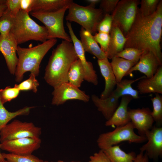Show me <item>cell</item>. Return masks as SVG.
I'll list each match as a JSON object with an SVG mask.
<instances>
[{
  "instance_id": "1",
  "label": "cell",
  "mask_w": 162,
  "mask_h": 162,
  "mask_svg": "<svg viewBox=\"0 0 162 162\" xmlns=\"http://www.w3.org/2000/svg\"><path fill=\"white\" fill-rule=\"evenodd\" d=\"M162 32V1L152 15L145 16L138 10L135 20L125 36L124 48H133L149 51L156 56L162 64L160 41Z\"/></svg>"
},
{
  "instance_id": "2",
  "label": "cell",
  "mask_w": 162,
  "mask_h": 162,
  "mask_svg": "<svg viewBox=\"0 0 162 162\" xmlns=\"http://www.w3.org/2000/svg\"><path fill=\"white\" fill-rule=\"evenodd\" d=\"M78 59L73 43L62 40L52 51L45 69V81L53 88L68 82V72L72 64Z\"/></svg>"
},
{
  "instance_id": "3",
  "label": "cell",
  "mask_w": 162,
  "mask_h": 162,
  "mask_svg": "<svg viewBox=\"0 0 162 162\" xmlns=\"http://www.w3.org/2000/svg\"><path fill=\"white\" fill-rule=\"evenodd\" d=\"M57 42L56 39H52L32 47L22 48L18 46L16 50L18 62L15 74L16 81L20 82L23 78L24 74L27 72L38 76L41 61Z\"/></svg>"
},
{
  "instance_id": "4",
  "label": "cell",
  "mask_w": 162,
  "mask_h": 162,
  "mask_svg": "<svg viewBox=\"0 0 162 162\" xmlns=\"http://www.w3.org/2000/svg\"><path fill=\"white\" fill-rule=\"evenodd\" d=\"M10 32L18 45L30 40L43 43L48 40L45 27L38 24L30 17L29 13L21 10L14 17Z\"/></svg>"
},
{
  "instance_id": "5",
  "label": "cell",
  "mask_w": 162,
  "mask_h": 162,
  "mask_svg": "<svg viewBox=\"0 0 162 162\" xmlns=\"http://www.w3.org/2000/svg\"><path fill=\"white\" fill-rule=\"evenodd\" d=\"M68 10V13L65 17L67 21L79 24L92 35L97 32L98 26L104 15L101 9L88 5H80L73 1Z\"/></svg>"
},
{
  "instance_id": "6",
  "label": "cell",
  "mask_w": 162,
  "mask_h": 162,
  "mask_svg": "<svg viewBox=\"0 0 162 162\" xmlns=\"http://www.w3.org/2000/svg\"><path fill=\"white\" fill-rule=\"evenodd\" d=\"M69 5L51 12H31L33 16L45 25L47 30L48 40L58 38L72 42L69 35L65 30L64 25V15Z\"/></svg>"
},
{
  "instance_id": "7",
  "label": "cell",
  "mask_w": 162,
  "mask_h": 162,
  "mask_svg": "<svg viewBox=\"0 0 162 162\" xmlns=\"http://www.w3.org/2000/svg\"><path fill=\"white\" fill-rule=\"evenodd\" d=\"M134 129L130 122L124 126L116 127L113 131L101 134L97 140L98 146L100 150H103L123 141L137 143L147 140L145 136L136 134Z\"/></svg>"
},
{
  "instance_id": "8",
  "label": "cell",
  "mask_w": 162,
  "mask_h": 162,
  "mask_svg": "<svg viewBox=\"0 0 162 162\" xmlns=\"http://www.w3.org/2000/svg\"><path fill=\"white\" fill-rule=\"evenodd\" d=\"M140 3L139 0H119L112 14V26L118 27L125 37L135 20Z\"/></svg>"
},
{
  "instance_id": "9",
  "label": "cell",
  "mask_w": 162,
  "mask_h": 162,
  "mask_svg": "<svg viewBox=\"0 0 162 162\" xmlns=\"http://www.w3.org/2000/svg\"><path fill=\"white\" fill-rule=\"evenodd\" d=\"M41 129L32 122H22L15 119L7 124L1 131V142L26 137L39 138Z\"/></svg>"
},
{
  "instance_id": "10",
  "label": "cell",
  "mask_w": 162,
  "mask_h": 162,
  "mask_svg": "<svg viewBox=\"0 0 162 162\" xmlns=\"http://www.w3.org/2000/svg\"><path fill=\"white\" fill-rule=\"evenodd\" d=\"M54 88L51 104L58 106L68 100H77L87 102L90 97L79 88L69 82H63Z\"/></svg>"
},
{
  "instance_id": "11",
  "label": "cell",
  "mask_w": 162,
  "mask_h": 162,
  "mask_svg": "<svg viewBox=\"0 0 162 162\" xmlns=\"http://www.w3.org/2000/svg\"><path fill=\"white\" fill-rule=\"evenodd\" d=\"M39 138L26 137L4 141L0 144V148L13 154L23 155L31 154L41 145Z\"/></svg>"
},
{
  "instance_id": "12",
  "label": "cell",
  "mask_w": 162,
  "mask_h": 162,
  "mask_svg": "<svg viewBox=\"0 0 162 162\" xmlns=\"http://www.w3.org/2000/svg\"><path fill=\"white\" fill-rule=\"evenodd\" d=\"M66 26L78 59L81 62L83 68L85 75V80L94 85H97L98 83L97 75L92 63L88 61L86 59L85 56V52L80 40L75 34L71 23L67 21Z\"/></svg>"
},
{
  "instance_id": "13",
  "label": "cell",
  "mask_w": 162,
  "mask_h": 162,
  "mask_svg": "<svg viewBox=\"0 0 162 162\" xmlns=\"http://www.w3.org/2000/svg\"><path fill=\"white\" fill-rule=\"evenodd\" d=\"M18 44L11 32L4 35L0 34V52L3 56L10 73L15 75L18 62L16 56Z\"/></svg>"
},
{
  "instance_id": "14",
  "label": "cell",
  "mask_w": 162,
  "mask_h": 162,
  "mask_svg": "<svg viewBox=\"0 0 162 162\" xmlns=\"http://www.w3.org/2000/svg\"><path fill=\"white\" fill-rule=\"evenodd\" d=\"M151 112L148 107L128 109L130 122L134 128L137 130L139 135L145 136L146 133L152 127L154 121Z\"/></svg>"
},
{
  "instance_id": "15",
  "label": "cell",
  "mask_w": 162,
  "mask_h": 162,
  "mask_svg": "<svg viewBox=\"0 0 162 162\" xmlns=\"http://www.w3.org/2000/svg\"><path fill=\"white\" fill-rule=\"evenodd\" d=\"M147 142L140 148L148 157L156 159L162 154V128L154 126L146 133Z\"/></svg>"
},
{
  "instance_id": "16",
  "label": "cell",
  "mask_w": 162,
  "mask_h": 162,
  "mask_svg": "<svg viewBox=\"0 0 162 162\" xmlns=\"http://www.w3.org/2000/svg\"><path fill=\"white\" fill-rule=\"evenodd\" d=\"M161 66L162 64L152 52L143 51L138 62L129 70L125 76L130 75L134 71H138L147 78H150L155 74Z\"/></svg>"
},
{
  "instance_id": "17",
  "label": "cell",
  "mask_w": 162,
  "mask_h": 162,
  "mask_svg": "<svg viewBox=\"0 0 162 162\" xmlns=\"http://www.w3.org/2000/svg\"><path fill=\"white\" fill-rule=\"evenodd\" d=\"M120 97L113 91L107 98L102 99L95 94L92 95V100L105 118L108 120L112 116L119 105Z\"/></svg>"
},
{
  "instance_id": "18",
  "label": "cell",
  "mask_w": 162,
  "mask_h": 162,
  "mask_svg": "<svg viewBox=\"0 0 162 162\" xmlns=\"http://www.w3.org/2000/svg\"><path fill=\"white\" fill-rule=\"evenodd\" d=\"M137 85L139 93L162 94V66H160L155 74L150 78L141 79Z\"/></svg>"
},
{
  "instance_id": "19",
  "label": "cell",
  "mask_w": 162,
  "mask_h": 162,
  "mask_svg": "<svg viewBox=\"0 0 162 162\" xmlns=\"http://www.w3.org/2000/svg\"><path fill=\"white\" fill-rule=\"evenodd\" d=\"M133 98L129 96L121 97L119 104L112 116L105 122L106 126H124L130 122L128 115V106Z\"/></svg>"
},
{
  "instance_id": "20",
  "label": "cell",
  "mask_w": 162,
  "mask_h": 162,
  "mask_svg": "<svg viewBox=\"0 0 162 162\" xmlns=\"http://www.w3.org/2000/svg\"><path fill=\"white\" fill-rule=\"evenodd\" d=\"M98 63L101 73L105 80L104 89L100 97V98L104 99L108 97L113 92L117 82L110 62L108 58L98 59Z\"/></svg>"
},
{
  "instance_id": "21",
  "label": "cell",
  "mask_w": 162,
  "mask_h": 162,
  "mask_svg": "<svg viewBox=\"0 0 162 162\" xmlns=\"http://www.w3.org/2000/svg\"><path fill=\"white\" fill-rule=\"evenodd\" d=\"M80 41L85 52L96 56L98 60L107 58L106 54L101 50L90 32L81 28L80 31Z\"/></svg>"
},
{
  "instance_id": "22",
  "label": "cell",
  "mask_w": 162,
  "mask_h": 162,
  "mask_svg": "<svg viewBox=\"0 0 162 162\" xmlns=\"http://www.w3.org/2000/svg\"><path fill=\"white\" fill-rule=\"evenodd\" d=\"M109 34L110 40L106 55L108 58L111 59L124 49L126 40L121 31L116 26H112Z\"/></svg>"
},
{
  "instance_id": "23",
  "label": "cell",
  "mask_w": 162,
  "mask_h": 162,
  "mask_svg": "<svg viewBox=\"0 0 162 162\" xmlns=\"http://www.w3.org/2000/svg\"><path fill=\"white\" fill-rule=\"evenodd\" d=\"M72 0H33L31 12H51L69 5Z\"/></svg>"
},
{
  "instance_id": "24",
  "label": "cell",
  "mask_w": 162,
  "mask_h": 162,
  "mask_svg": "<svg viewBox=\"0 0 162 162\" xmlns=\"http://www.w3.org/2000/svg\"><path fill=\"white\" fill-rule=\"evenodd\" d=\"M110 62L117 83L120 82L129 70L136 63L121 58L113 57Z\"/></svg>"
},
{
  "instance_id": "25",
  "label": "cell",
  "mask_w": 162,
  "mask_h": 162,
  "mask_svg": "<svg viewBox=\"0 0 162 162\" xmlns=\"http://www.w3.org/2000/svg\"><path fill=\"white\" fill-rule=\"evenodd\" d=\"M103 151L111 162H134L136 156L134 152L126 153L118 145L110 147Z\"/></svg>"
},
{
  "instance_id": "26",
  "label": "cell",
  "mask_w": 162,
  "mask_h": 162,
  "mask_svg": "<svg viewBox=\"0 0 162 162\" xmlns=\"http://www.w3.org/2000/svg\"><path fill=\"white\" fill-rule=\"evenodd\" d=\"M146 77L144 76L133 80H122L117 83L116 88L113 91L120 98L124 96H129L133 99H138L140 98L139 92L137 90L134 89L131 85L133 83Z\"/></svg>"
},
{
  "instance_id": "27",
  "label": "cell",
  "mask_w": 162,
  "mask_h": 162,
  "mask_svg": "<svg viewBox=\"0 0 162 162\" xmlns=\"http://www.w3.org/2000/svg\"><path fill=\"white\" fill-rule=\"evenodd\" d=\"M34 106H25L14 112L8 111L4 107L0 98V132L11 120L20 116L28 115Z\"/></svg>"
},
{
  "instance_id": "28",
  "label": "cell",
  "mask_w": 162,
  "mask_h": 162,
  "mask_svg": "<svg viewBox=\"0 0 162 162\" xmlns=\"http://www.w3.org/2000/svg\"><path fill=\"white\" fill-rule=\"evenodd\" d=\"M85 78L83 68L81 62L78 59L72 64L68 72V82L79 88Z\"/></svg>"
},
{
  "instance_id": "29",
  "label": "cell",
  "mask_w": 162,
  "mask_h": 162,
  "mask_svg": "<svg viewBox=\"0 0 162 162\" xmlns=\"http://www.w3.org/2000/svg\"><path fill=\"white\" fill-rule=\"evenodd\" d=\"M154 97L151 99L153 106L151 114L157 126L160 127L162 124V96L155 94Z\"/></svg>"
},
{
  "instance_id": "30",
  "label": "cell",
  "mask_w": 162,
  "mask_h": 162,
  "mask_svg": "<svg viewBox=\"0 0 162 162\" xmlns=\"http://www.w3.org/2000/svg\"><path fill=\"white\" fill-rule=\"evenodd\" d=\"M4 158L8 162H44V161L31 154L20 155L11 153H2Z\"/></svg>"
},
{
  "instance_id": "31",
  "label": "cell",
  "mask_w": 162,
  "mask_h": 162,
  "mask_svg": "<svg viewBox=\"0 0 162 162\" xmlns=\"http://www.w3.org/2000/svg\"><path fill=\"white\" fill-rule=\"evenodd\" d=\"M143 52L142 50L137 49L127 48L117 53L115 56L134 62L136 64Z\"/></svg>"
},
{
  "instance_id": "32",
  "label": "cell",
  "mask_w": 162,
  "mask_h": 162,
  "mask_svg": "<svg viewBox=\"0 0 162 162\" xmlns=\"http://www.w3.org/2000/svg\"><path fill=\"white\" fill-rule=\"evenodd\" d=\"M14 16L6 9L0 17V34L4 35L10 32Z\"/></svg>"
},
{
  "instance_id": "33",
  "label": "cell",
  "mask_w": 162,
  "mask_h": 162,
  "mask_svg": "<svg viewBox=\"0 0 162 162\" xmlns=\"http://www.w3.org/2000/svg\"><path fill=\"white\" fill-rule=\"evenodd\" d=\"M160 0H142L138 10L142 15L147 16L153 14L157 10Z\"/></svg>"
},
{
  "instance_id": "34",
  "label": "cell",
  "mask_w": 162,
  "mask_h": 162,
  "mask_svg": "<svg viewBox=\"0 0 162 162\" xmlns=\"http://www.w3.org/2000/svg\"><path fill=\"white\" fill-rule=\"evenodd\" d=\"M29 78L21 82L19 84H15L14 86L18 88L20 91H32L36 93L38 91V87L39 85L35 76L30 73Z\"/></svg>"
},
{
  "instance_id": "35",
  "label": "cell",
  "mask_w": 162,
  "mask_h": 162,
  "mask_svg": "<svg viewBox=\"0 0 162 162\" xmlns=\"http://www.w3.org/2000/svg\"><path fill=\"white\" fill-rule=\"evenodd\" d=\"M20 90L15 87L8 86L4 89H0V98L2 103L4 104L16 98L18 96Z\"/></svg>"
},
{
  "instance_id": "36",
  "label": "cell",
  "mask_w": 162,
  "mask_h": 162,
  "mask_svg": "<svg viewBox=\"0 0 162 162\" xmlns=\"http://www.w3.org/2000/svg\"><path fill=\"white\" fill-rule=\"evenodd\" d=\"M93 37L97 43L100 45L101 50L106 55L110 40V34L98 32L95 33Z\"/></svg>"
},
{
  "instance_id": "37",
  "label": "cell",
  "mask_w": 162,
  "mask_h": 162,
  "mask_svg": "<svg viewBox=\"0 0 162 162\" xmlns=\"http://www.w3.org/2000/svg\"><path fill=\"white\" fill-rule=\"evenodd\" d=\"M112 15L109 14H104L98 26L97 32L109 34L112 27Z\"/></svg>"
},
{
  "instance_id": "38",
  "label": "cell",
  "mask_w": 162,
  "mask_h": 162,
  "mask_svg": "<svg viewBox=\"0 0 162 162\" xmlns=\"http://www.w3.org/2000/svg\"><path fill=\"white\" fill-rule=\"evenodd\" d=\"M119 0H102L100 2V8L104 14L112 13Z\"/></svg>"
},
{
  "instance_id": "39",
  "label": "cell",
  "mask_w": 162,
  "mask_h": 162,
  "mask_svg": "<svg viewBox=\"0 0 162 162\" xmlns=\"http://www.w3.org/2000/svg\"><path fill=\"white\" fill-rule=\"evenodd\" d=\"M21 0H6L7 9L13 16H15L21 10Z\"/></svg>"
},
{
  "instance_id": "40",
  "label": "cell",
  "mask_w": 162,
  "mask_h": 162,
  "mask_svg": "<svg viewBox=\"0 0 162 162\" xmlns=\"http://www.w3.org/2000/svg\"><path fill=\"white\" fill-rule=\"evenodd\" d=\"M88 162H111L103 150H100L89 157Z\"/></svg>"
},
{
  "instance_id": "41",
  "label": "cell",
  "mask_w": 162,
  "mask_h": 162,
  "mask_svg": "<svg viewBox=\"0 0 162 162\" xmlns=\"http://www.w3.org/2000/svg\"><path fill=\"white\" fill-rule=\"evenodd\" d=\"M33 0H21V10L29 13L31 11Z\"/></svg>"
},
{
  "instance_id": "42",
  "label": "cell",
  "mask_w": 162,
  "mask_h": 162,
  "mask_svg": "<svg viewBox=\"0 0 162 162\" xmlns=\"http://www.w3.org/2000/svg\"><path fill=\"white\" fill-rule=\"evenodd\" d=\"M134 162H149L148 157L146 153L140 152L136 156Z\"/></svg>"
},
{
  "instance_id": "43",
  "label": "cell",
  "mask_w": 162,
  "mask_h": 162,
  "mask_svg": "<svg viewBox=\"0 0 162 162\" xmlns=\"http://www.w3.org/2000/svg\"><path fill=\"white\" fill-rule=\"evenodd\" d=\"M88 4L89 6L93 7L95 8L96 5L100 3L101 1L100 0H87L86 1Z\"/></svg>"
},
{
  "instance_id": "44",
  "label": "cell",
  "mask_w": 162,
  "mask_h": 162,
  "mask_svg": "<svg viewBox=\"0 0 162 162\" xmlns=\"http://www.w3.org/2000/svg\"><path fill=\"white\" fill-rule=\"evenodd\" d=\"M6 8L5 4L0 5V17L2 15Z\"/></svg>"
},
{
  "instance_id": "45",
  "label": "cell",
  "mask_w": 162,
  "mask_h": 162,
  "mask_svg": "<svg viewBox=\"0 0 162 162\" xmlns=\"http://www.w3.org/2000/svg\"><path fill=\"white\" fill-rule=\"evenodd\" d=\"M6 161L7 160L4 158L0 151V162H6Z\"/></svg>"
},
{
  "instance_id": "46",
  "label": "cell",
  "mask_w": 162,
  "mask_h": 162,
  "mask_svg": "<svg viewBox=\"0 0 162 162\" xmlns=\"http://www.w3.org/2000/svg\"><path fill=\"white\" fill-rule=\"evenodd\" d=\"M44 162H82L80 161H70V162H65L63 161V160H58L57 162H53V161H48L46 160L45 161H44Z\"/></svg>"
},
{
  "instance_id": "47",
  "label": "cell",
  "mask_w": 162,
  "mask_h": 162,
  "mask_svg": "<svg viewBox=\"0 0 162 162\" xmlns=\"http://www.w3.org/2000/svg\"><path fill=\"white\" fill-rule=\"evenodd\" d=\"M6 0H0V5L5 4Z\"/></svg>"
},
{
  "instance_id": "48",
  "label": "cell",
  "mask_w": 162,
  "mask_h": 162,
  "mask_svg": "<svg viewBox=\"0 0 162 162\" xmlns=\"http://www.w3.org/2000/svg\"><path fill=\"white\" fill-rule=\"evenodd\" d=\"M6 162H8L7 161Z\"/></svg>"
}]
</instances>
